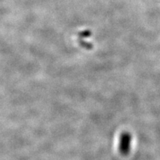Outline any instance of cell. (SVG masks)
Returning a JSON list of instances; mask_svg holds the SVG:
<instances>
[{
	"instance_id": "1",
	"label": "cell",
	"mask_w": 160,
	"mask_h": 160,
	"mask_svg": "<svg viewBox=\"0 0 160 160\" xmlns=\"http://www.w3.org/2000/svg\"><path fill=\"white\" fill-rule=\"evenodd\" d=\"M131 137H130L128 133H123L121 136V139H120V151L122 153H128L130 150V144H131Z\"/></svg>"
}]
</instances>
